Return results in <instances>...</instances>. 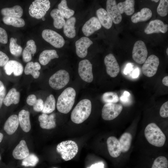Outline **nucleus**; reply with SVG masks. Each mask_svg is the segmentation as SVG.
<instances>
[{"label": "nucleus", "mask_w": 168, "mask_h": 168, "mask_svg": "<svg viewBox=\"0 0 168 168\" xmlns=\"http://www.w3.org/2000/svg\"><path fill=\"white\" fill-rule=\"evenodd\" d=\"M78 72L81 78L88 83L91 82L93 79L92 72V65L88 60L80 61L78 65Z\"/></svg>", "instance_id": "obj_11"}, {"label": "nucleus", "mask_w": 168, "mask_h": 168, "mask_svg": "<svg viewBox=\"0 0 168 168\" xmlns=\"http://www.w3.org/2000/svg\"><path fill=\"white\" fill-rule=\"evenodd\" d=\"M18 116L16 114L10 116L6 121L4 129L8 135H12L17 130L19 124Z\"/></svg>", "instance_id": "obj_21"}, {"label": "nucleus", "mask_w": 168, "mask_h": 168, "mask_svg": "<svg viewBox=\"0 0 168 168\" xmlns=\"http://www.w3.org/2000/svg\"><path fill=\"white\" fill-rule=\"evenodd\" d=\"M101 27L98 19L96 17H92L87 21L83 26L82 30L86 36H89Z\"/></svg>", "instance_id": "obj_16"}, {"label": "nucleus", "mask_w": 168, "mask_h": 168, "mask_svg": "<svg viewBox=\"0 0 168 168\" xmlns=\"http://www.w3.org/2000/svg\"><path fill=\"white\" fill-rule=\"evenodd\" d=\"M76 22L75 17L72 16L67 19L63 26L64 33L68 38H73L76 35L75 27Z\"/></svg>", "instance_id": "obj_27"}, {"label": "nucleus", "mask_w": 168, "mask_h": 168, "mask_svg": "<svg viewBox=\"0 0 168 168\" xmlns=\"http://www.w3.org/2000/svg\"><path fill=\"white\" fill-rule=\"evenodd\" d=\"M4 69L7 75H10L13 73L14 75L16 76L21 75L23 71L22 65L19 62L14 60H9L4 66Z\"/></svg>", "instance_id": "obj_17"}, {"label": "nucleus", "mask_w": 168, "mask_h": 168, "mask_svg": "<svg viewBox=\"0 0 168 168\" xmlns=\"http://www.w3.org/2000/svg\"><path fill=\"white\" fill-rule=\"evenodd\" d=\"M36 51V46L35 42L33 40L27 41L26 46L22 53L23 60L25 62H29L32 59V54L33 55Z\"/></svg>", "instance_id": "obj_25"}, {"label": "nucleus", "mask_w": 168, "mask_h": 168, "mask_svg": "<svg viewBox=\"0 0 168 168\" xmlns=\"http://www.w3.org/2000/svg\"><path fill=\"white\" fill-rule=\"evenodd\" d=\"M104 62L107 74L112 77H116L119 72L120 68L114 56L112 54H108L105 57Z\"/></svg>", "instance_id": "obj_12"}, {"label": "nucleus", "mask_w": 168, "mask_h": 168, "mask_svg": "<svg viewBox=\"0 0 168 168\" xmlns=\"http://www.w3.org/2000/svg\"><path fill=\"white\" fill-rule=\"evenodd\" d=\"M162 82L163 84L166 86H168V76H166L164 77L162 80Z\"/></svg>", "instance_id": "obj_52"}, {"label": "nucleus", "mask_w": 168, "mask_h": 168, "mask_svg": "<svg viewBox=\"0 0 168 168\" xmlns=\"http://www.w3.org/2000/svg\"><path fill=\"white\" fill-rule=\"evenodd\" d=\"M10 41L9 47L11 54L15 56H19L21 54L22 48L16 43V39L12 37Z\"/></svg>", "instance_id": "obj_37"}, {"label": "nucleus", "mask_w": 168, "mask_h": 168, "mask_svg": "<svg viewBox=\"0 0 168 168\" xmlns=\"http://www.w3.org/2000/svg\"><path fill=\"white\" fill-rule=\"evenodd\" d=\"M93 42L86 37H83L75 43L77 55L80 58L85 57L87 54L88 48L92 44Z\"/></svg>", "instance_id": "obj_14"}, {"label": "nucleus", "mask_w": 168, "mask_h": 168, "mask_svg": "<svg viewBox=\"0 0 168 168\" xmlns=\"http://www.w3.org/2000/svg\"><path fill=\"white\" fill-rule=\"evenodd\" d=\"M152 16V11L149 8H143L140 12L134 14L131 17L132 21L136 23L149 20Z\"/></svg>", "instance_id": "obj_24"}, {"label": "nucleus", "mask_w": 168, "mask_h": 168, "mask_svg": "<svg viewBox=\"0 0 168 168\" xmlns=\"http://www.w3.org/2000/svg\"><path fill=\"white\" fill-rule=\"evenodd\" d=\"M96 14L100 24L105 28L109 29L112 26V21L107 11L103 8H100L96 11Z\"/></svg>", "instance_id": "obj_22"}, {"label": "nucleus", "mask_w": 168, "mask_h": 168, "mask_svg": "<svg viewBox=\"0 0 168 168\" xmlns=\"http://www.w3.org/2000/svg\"><path fill=\"white\" fill-rule=\"evenodd\" d=\"M20 93L15 88H12L8 91L4 98L3 103L8 106L12 104H18L20 100Z\"/></svg>", "instance_id": "obj_28"}, {"label": "nucleus", "mask_w": 168, "mask_h": 168, "mask_svg": "<svg viewBox=\"0 0 168 168\" xmlns=\"http://www.w3.org/2000/svg\"><path fill=\"white\" fill-rule=\"evenodd\" d=\"M43 39L55 48H60L64 45L63 37L56 31L50 29H45L42 33Z\"/></svg>", "instance_id": "obj_7"}, {"label": "nucleus", "mask_w": 168, "mask_h": 168, "mask_svg": "<svg viewBox=\"0 0 168 168\" xmlns=\"http://www.w3.org/2000/svg\"><path fill=\"white\" fill-rule=\"evenodd\" d=\"M159 64L158 58L152 54L146 59L142 68L143 73L146 76L151 77L156 73Z\"/></svg>", "instance_id": "obj_10"}, {"label": "nucleus", "mask_w": 168, "mask_h": 168, "mask_svg": "<svg viewBox=\"0 0 168 168\" xmlns=\"http://www.w3.org/2000/svg\"><path fill=\"white\" fill-rule=\"evenodd\" d=\"M29 154V151L26 141H21L12 152L13 157L16 159H23Z\"/></svg>", "instance_id": "obj_20"}, {"label": "nucleus", "mask_w": 168, "mask_h": 168, "mask_svg": "<svg viewBox=\"0 0 168 168\" xmlns=\"http://www.w3.org/2000/svg\"><path fill=\"white\" fill-rule=\"evenodd\" d=\"M56 150L65 161L73 159L77 154L78 147L77 144L72 140L62 142L57 146Z\"/></svg>", "instance_id": "obj_4"}, {"label": "nucleus", "mask_w": 168, "mask_h": 168, "mask_svg": "<svg viewBox=\"0 0 168 168\" xmlns=\"http://www.w3.org/2000/svg\"></svg>", "instance_id": "obj_58"}, {"label": "nucleus", "mask_w": 168, "mask_h": 168, "mask_svg": "<svg viewBox=\"0 0 168 168\" xmlns=\"http://www.w3.org/2000/svg\"><path fill=\"white\" fill-rule=\"evenodd\" d=\"M4 86L2 82L0 80V92L4 89Z\"/></svg>", "instance_id": "obj_53"}, {"label": "nucleus", "mask_w": 168, "mask_h": 168, "mask_svg": "<svg viewBox=\"0 0 168 168\" xmlns=\"http://www.w3.org/2000/svg\"><path fill=\"white\" fill-rule=\"evenodd\" d=\"M108 150L111 156L116 158L119 156L121 152L119 140L115 137H109L107 140Z\"/></svg>", "instance_id": "obj_18"}, {"label": "nucleus", "mask_w": 168, "mask_h": 168, "mask_svg": "<svg viewBox=\"0 0 168 168\" xmlns=\"http://www.w3.org/2000/svg\"><path fill=\"white\" fill-rule=\"evenodd\" d=\"M55 114L53 113L49 115L43 113L38 118L40 127L43 129H50L56 126Z\"/></svg>", "instance_id": "obj_19"}, {"label": "nucleus", "mask_w": 168, "mask_h": 168, "mask_svg": "<svg viewBox=\"0 0 168 168\" xmlns=\"http://www.w3.org/2000/svg\"><path fill=\"white\" fill-rule=\"evenodd\" d=\"M1 13L4 16L21 18L23 14V10L19 5H16L11 8L2 9Z\"/></svg>", "instance_id": "obj_29"}, {"label": "nucleus", "mask_w": 168, "mask_h": 168, "mask_svg": "<svg viewBox=\"0 0 168 168\" xmlns=\"http://www.w3.org/2000/svg\"><path fill=\"white\" fill-rule=\"evenodd\" d=\"M132 68V65L130 63H128L126 67L124 70V73L127 74L129 72Z\"/></svg>", "instance_id": "obj_50"}, {"label": "nucleus", "mask_w": 168, "mask_h": 168, "mask_svg": "<svg viewBox=\"0 0 168 168\" xmlns=\"http://www.w3.org/2000/svg\"><path fill=\"white\" fill-rule=\"evenodd\" d=\"M91 111V103L89 99L80 101L72 110L71 115L72 121L76 124H80L86 120Z\"/></svg>", "instance_id": "obj_2"}, {"label": "nucleus", "mask_w": 168, "mask_h": 168, "mask_svg": "<svg viewBox=\"0 0 168 168\" xmlns=\"http://www.w3.org/2000/svg\"><path fill=\"white\" fill-rule=\"evenodd\" d=\"M152 1H154L156 2H157L159 1V0H152Z\"/></svg>", "instance_id": "obj_55"}, {"label": "nucleus", "mask_w": 168, "mask_h": 168, "mask_svg": "<svg viewBox=\"0 0 168 168\" xmlns=\"http://www.w3.org/2000/svg\"><path fill=\"white\" fill-rule=\"evenodd\" d=\"M7 56L3 52L0 51V66H4L9 61Z\"/></svg>", "instance_id": "obj_45"}, {"label": "nucleus", "mask_w": 168, "mask_h": 168, "mask_svg": "<svg viewBox=\"0 0 168 168\" xmlns=\"http://www.w3.org/2000/svg\"><path fill=\"white\" fill-rule=\"evenodd\" d=\"M56 101L54 96L50 94L48 96L44 103V108L42 111L43 113L50 114L55 109Z\"/></svg>", "instance_id": "obj_34"}, {"label": "nucleus", "mask_w": 168, "mask_h": 168, "mask_svg": "<svg viewBox=\"0 0 168 168\" xmlns=\"http://www.w3.org/2000/svg\"><path fill=\"white\" fill-rule=\"evenodd\" d=\"M2 20L5 24L16 27H23L25 24L24 20L21 18L4 16Z\"/></svg>", "instance_id": "obj_35"}, {"label": "nucleus", "mask_w": 168, "mask_h": 168, "mask_svg": "<svg viewBox=\"0 0 168 168\" xmlns=\"http://www.w3.org/2000/svg\"><path fill=\"white\" fill-rule=\"evenodd\" d=\"M132 138L131 134L128 132H125L121 136L119 140L121 152L125 153L129 150L131 146Z\"/></svg>", "instance_id": "obj_33"}, {"label": "nucleus", "mask_w": 168, "mask_h": 168, "mask_svg": "<svg viewBox=\"0 0 168 168\" xmlns=\"http://www.w3.org/2000/svg\"><path fill=\"white\" fill-rule=\"evenodd\" d=\"M58 9L61 12L63 16L67 19L72 17L74 13V11L68 8L67 2L65 0H62L58 5Z\"/></svg>", "instance_id": "obj_36"}, {"label": "nucleus", "mask_w": 168, "mask_h": 168, "mask_svg": "<svg viewBox=\"0 0 168 168\" xmlns=\"http://www.w3.org/2000/svg\"><path fill=\"white\" fill-rule=\"evenodd\" d=\"M50 15L54 20V27L58 29L62 28L66 21L60 11L58 9H54L51 11Z\"/></svg>", "instance_id": "obj_31"}, {"label": "nucleus", "mask_w": 168, "mask_h": 168, "mask_svg": "<svg viewBox=\"0 0 168 168\" xmlns=\"http://www.w3.org/2000/svg\"><path fill=\"white\" fill-rule=\"evenodd\" d=\"M107 12L115 24L119 23L122 20V16L117 6L116 0H108L106 1Z\"/></svg>", "instance_id": "obj_15"}, {"label": "nucleus", "mask_w": 168, "mask_h": 168, "mask_svg": "<svg viewBox=\"0 0 168 168\" xmlns=\"http://www.w3.org/2000/svg\"><path fill=\"white\" fill-rule=\"evenodd\" d=\"M144 134L148 142L154 146L161 147L165 143V135L154 123H151L147 125L144 130Z\"/></svg>", "instance_id": "obj_3"}, {"label": "nucleus", "mask_w": 168, "mask_h": 168, "mask_svg": "<svg viewBox=\"0 0 168 168\" xmlns=\"http://www.w3.org/2000/svg\"><path fill=\"white\" fill-rule=\"evenodd\" d=\"M30 112L24 110H21L18 114L19 124L22 130L25 132H29L31 129Z\"/></svg>", "instance_id": "obj_23"}, {"label": "nucleus", "mask_w": 168, "mask_h": 168, "mask_svg": "<svg viewBox=\"0 0 168 168\" xmlns=\"http://www.w3.org/2000/svg\"><path fill=\"white\" fill-rule=\"evenodd\" d=\"M50 7L48 0H35L30 5L29 10L30 15L37 19L42 18Z\"/></svg>", "instance_id": "obj_5"}, {"label": "nucleus", "mask_w": 168, "mask_h": 168, "mask_svg": "<svg viewBox=\"0 0 168 168\" xmlns=\"http://www.w3.org/2000/svg\"><path fill=\"white\" fill-rule=\"evenodd\" d=\"M8 41V36L6 31L0 27V43L6 44Z\"/></svg>", "instance_id": "obj_44"}, {"label": "nucleus", "mask_w": 168, "mask_h": 168, "mask_svg": "<svg viewBox=\"0 0 168 168\" xmlns=\"http://www.w3.org/2000/svg\"><path fill=\"white\" fill-rule=\"evenodd\" d=\"M58 57L59 56L55 50H45L40 54L39 60L42 65H45L48 64L51 59Z\"/></svg>", "instance_id": "obj_30"}, {"label": "nucleus", "mask_w": 168, "mask_h": 168, "mask_svg": "<svg viewBox=\"0 0 168 168\" xmlns=\"http://www.w3.org/2000/svg\"><path fill=\"white\" fill-rule=\"evenodd\" d=\"M70 80L69 73L63 69L60 70L50 77L49 83L51 87L55 90L63 88L68 83Z\"/></svg>", "instance_id": "obj_6"}, {"label": "nucleus", "mask_w": 168, "mask_h": 168, "mask_svg": "<svg viewBox=\"0 0 168 168\" xmlns=\"http://www.w3.org/2000/svg\"><path fill=\"white\" fill-rule=\"evenodd\" d=\"M132 58L137 63L142 64L147 58L148 52L144 42L138 40L134 44L132 50Z\"/></svg>", "instance_id": "obj_9"}, {"label": "nucleus", "mask_w": 168, "mask_h": 168, "mask_svg": "<svg viewBox=\"0 0 168 168\" xmlns=\"http://www.w3.org/2000/svg\"><path fill=\"white\" fill-rule=\"evenodd\" d=\"M6 89L4 88L3 90L0 92V108L2 107L4 98L6 95Z\"/></svg>", "instance_id": "obj_47"}, {"label": "nucleus", "mask_w": 168, "mask_h": 168, "mask_svg": "<svg viewBox=\"0 0 168 168\" xmlns=\"http://www.w3.org/2000/svg\"><path fill=\"white\" fill-rule=\"evenodd\" d=\"M76 92L71 87L65 89L58 96L57 108L60 113L67 114L71 110L75 102Z\"/></svg>", "instance_id": "obj_1"}, {"label": "nucleus", "mask_w": 168, "mask_h": 168, "mask_svg": "<svg viewBox=\"0 0 168 168\" xmlns=\"http://www.w3.org/2000/svg\"><path fill=\"white\" fill-rule=\"evenodd\" d=\"M166 54L167 55H168V48H167L166 51Z\"/></svg>", "instance_id": "obj_56"}, {"label": "nucleus", "mask_w": 168, "mask_h": 168, "mask_svg": "<svg viewBox=\"0 0 168 168\" xmlns=\"http://www.w3.org/2000/svg\"><path fill=\"white\" fill-rule=\"evenodd\" d=\"M157 12L161 16H165L167 15L168 13V0H160L157 8Z\"/></svg>", "instance_id": "obj_41"}, {"label": "nucleus", "mask_w": 168, "mask_h": 168, "mask_svg": "<svg viewBox=\"0 0 168 168\" xmlns=\"http://www.w3.org/2000/svg\"><path fill=\"white\" fill-rule=\"evenodd\" d=\"M135 1L126 0L117 4V7L121 14L125 13L128 16L133 14L135 11Z\"/></svg>", "instance_id": "obj_26"}, {"label": "nucleus", "mask_w": 168, "mask_h": 168, "mask_svg": "<svg viewBox=\"0 0 168 168\" xmlns=\"http://www.w3.org/2000/svg\"><path fill=\"white\" fill-rule=\"evenodd\" d=\"M1 155H0V161L1 160Z\"/></svg>", "instance_id": "obj_57"}, {"label": "nucleus", "mask_w": 168, "mask_h": 168, "mask_svg": "<svg viewBox=\"0 0 168 168\" xmlns=\"http://www.w3.org/2000/svg\"><path fill=\"white\" fill-rule=\"evenodd\" d=\"M130 95V93L127 91H125L124 92V94L120 97V100L123 101H127Z\"/></svg>", "instance_id": "obj_49"}, {"label": "nucleus", "mask_w": 168, "mask_h": 168, "mask_svg": "<svg viewBox=\"0 0 168 168\" xmlns=\"http://www.w3.org/2000/svg\"><path fill=\"white\" fill-rule=\"evenodd\" d=\"M123 107L120 104L113 103L105 104L102 110L101 116L105 120H111L116 118L121 112Z\"/></svg>", "instance_id": "obj_8"}, {"label": "nucleus", "mask_w": 168, "mask_h": 168, "mask_svg": "<svg viewBox=\"0 0 168 168\" xmlns=\"http://www.w3.org/2000/svg\"><path fill=\"white\" fill-rule=\"evenodd\" d=\"M37 100L36 96L35 95L31 94L27 97L26 102L28 105L33 106Z\"/></svg>", "instance_id": "obj_46"}, {"label": "nucleus", "mask_w": 168, "mask_h": 168, "mask_svg": "<svg viewBox=\"0 0 168 168\" xmlns=\"http://www.w3.org/2000/svg\"><path fill=\"white\" fill-rule=\"evenodd\" d=\"M41 68L40 64L37 62H28L24 69L25 73L27 75L30 74L35 79L38 78L40 75L39 70Z\"/></svg>", "instance_id": "obj_32"}, {"label": "nucleus", "mask_w": 168, "mask_h": 168, "mask_svg": "<svg viewBox=\"0 0 168 168\" xmlns=\"http://www.w3.org/2000/svg\"><path fill=\"white\" fill-rule=\"evenodd\" d=\"M139 75V70L138 68H136L133 72L132 76L134 78H137Z\"/></svg>", "instance_id": "obj_51"}, {"label": "nucleus", "mask_w": 168, "mask_h": 168, "mask_svg": "<svg viewBox=\"0 0 168 168\" xmlns=\"http://www.w3.org/2000/svg\"><path fill=\"white\" fill-rule=\"evenodd\" d=\"M3 137V135L2 133H0V143L2 141Z\"/></svg>", "instance_id": "obj_54"}, {"label": "nucleus", "mask_w": 168, "mask_h": 168, "mask_svg": "<svg viewBox=\"0 0 168 168\" xmlns=\"http://www.w3.org/2000/svg\"><path fill=\"white\" fill-rule=\"evenodd\" d=\"M102 100L106 103H115L119 100L117 94L114 92H107L103 94L102 96Z\"/></svg>", "instance_id": "obj_38"}, {"label": "nucleus", "mask_w": 168, "mask_h": 168, "mask_svg": "<svg viewBox=\"0 0 168 168\" xmlns=\"http://www.w3.org/2000/svg\"><path fill=\"white\" fill-rule=\"evenodd\" d=\"M87 168H104V165L102 162H99L92 165Z\"/></svg>", "instance_id": "obj_48"}, {"label": "nucleus", "mask_w": 168, "mask_h": 168, "mask_svg": "<svg viewBox=\"0 0 168 168\" xmlns=\"http://www.w3.org/2000/svg\"><path fill=\"white\" fill-rule=\"evenodd\" d=\"M168 29V25L165 24L161 21L156 19L150 22L144 31L147 34L161 32L166 33Z\"/></svg>", "instance_id": "obj_13"}, {"label": "nucleus", "mask_w": 168, "mask_h": 168, "mask_svg": "<svg viewBox=\"0 0 168 168\" xmlns=\"http://www.w3.org/2000/svg\"><path fill=\"white\" fill-rule=\"evenodd\" d=\"M39 161V159L36 155L33 153L29 154L23 159L21 165L26 167H34L36 165Z\"/></svg>", "instance_id": "obj_39"}, {"label": "nucleus", "mask_w": 168, "mask_h": 168, "mask_svg": "<svg viewBox=\"0 0 168 168\" xmlns=\"http://www.w3.org/2000/svg\"><path fill=\"white\" fill-rule=\"evenodd\" d=\"M160 114L161 116L163 118L168 117V101L164 103L161 106L160 110Z\"/></svg>", "instance_id": "obj_42"}, {"label": "nucleus", "mask_w": 168, "mask_h": 168, "mask_svg": "<svg viewBox=\"0 0 168 168\" xmlns=\"http://www.w3.org/2000/svg\"><path fill=\"white\" fill-rule=\"evenodd\" d=\"M34 110L36 112L42 111L44 107V103L42 99H37L35 103L33 106Z\"/></svg>", "instance_id": "obj_43"}, {"label": "nucleus", "mask_w": 168, "mask_h": 168, "mask_svg": "<svg viewBox=\"0 0 168 168\" xmlns=\"http://www.w3.org/2000/svg\"><path fill=\"white\" fill-rule=\"evenodd\" d=\"M168 161L164 156H160L154 160L152 168H168Z\"/></svg>", "instance_id": "obj_40"}]
</instances>
